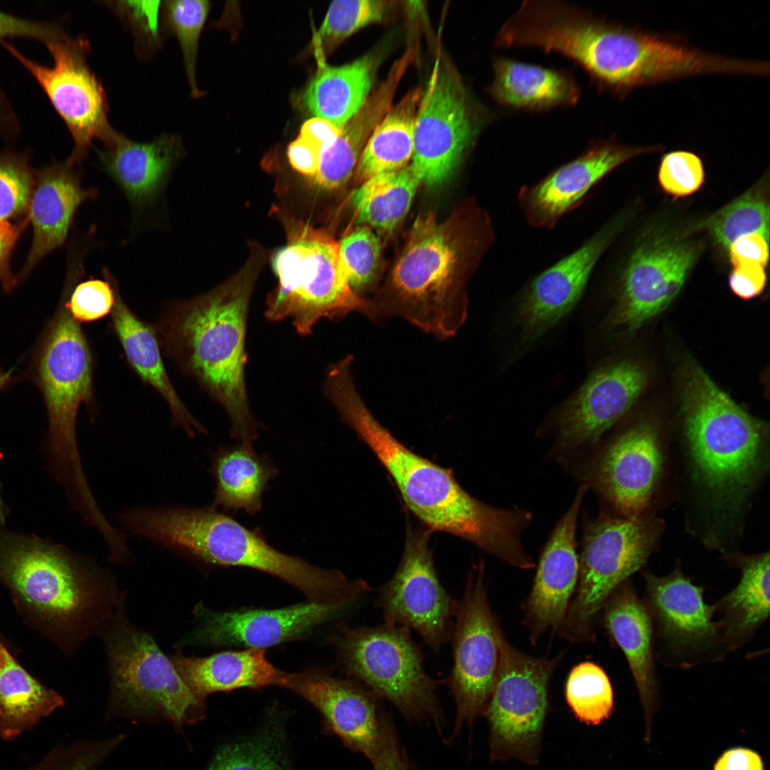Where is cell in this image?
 Instances as JSON below:
<instances>
[{"instance_id":"obj_1","label":"cell","mask_w":770,"mask_h":770,"mask_svg":"<svg viewBox=\"0 0 770 770\" xmlns=\"http://www.w3.org/2000/svg\"><path fill=\"white\" fill-rule=\"evenodd\" d=\"M327 398L374 453L407 508L426 529L465 539L514 567L533 568L521 541L532 519L530 512L501 509L477 500L461 487L451 470L408 448L374 417L353 379L335 381Z\"/></svg>"},{"instance_id":"obj_2","label":"cell","mask_w":770,"mask_h":770,"mask_svg":"<svg viewBox=\"0 0 770 770\" xmlns=\"http://www.w3.org/2000/svg\"><path fill=\"white\" fill-rule=\"evenodd\" d=\"M133 535L205 564L240 566L277 576L304 593L311 602L349 604L362 593L361 581L342 572L314 566L270 545L251 530L212 505L135 508L128 519Z\"/></svg>"},{"instance_id":"obj_3","label":"cell","mask_w":770,"mask_h":770,"mask_svg":"<svg viewBox=\"0 0 770 770\" xmlns=\"http://www.w3.org/2000/svg\"><path fill=\"white\" fill-rule=\"evenodd\" d=\"M251 274L241 273L204 295L177 304L161 325L170 352L224 406L231 436L247 445L257 435L245 380Z\"/></svg>"},{"instance_id":"obj_4","label":"cell","mask_w":770,"mask_h":770,"mask_svg":"<svg viewBox=\"0 0 770 770\" xmlns=\"http://www.w3.org/2000/svg\"><path fill=\"white\" fill-rule=\"evenodd\" d=\"M96 572L63 547L0 533V583L28 625L63 648L91 609Z\"/></svg>"},{"instance_id":"obj_5","label":"cell","mask_w":770,"mask_h":770,"mask_svg":"<svg viewBox=\"0 0 770 770\" xmlns=\"http://www.w3.org/2000/svg\"><path fill=\"white\" fill-rule=\"evenodd\" d=\"M31 375L46 408L48 448L56 477L71 505L89 508L96 498L83 469L76 419L81 404L91 399L92 360L83 331L68 312L65 297L36 344Z\"/></svg>"},{"instance_id":"obj_6","label":"cell","mask_w":770,"mask_h":770,"mask_svg":"<svg viewBox=\"0 0 770 770\" xmlns=\"http://www.w3.org/2000/svg\"><path fill=\"white\" fill-rule=\"evenodd\" d=\"M685 432L696 473L722 509L734 508L760 463L763 430L699 366L686 372Z\"/></svg>"},{"instance_id":"obj_7","label":"cell","mask_w":770,"mask_h":770,"mask_svg":"<svg viewBox=\"0 0 770 770\" xmlns=\"http://www.w3.org/2000/svg\"><path fill=\"white\" fill-rule=\"evenodd\" d=\"M462 242L432 212L418 216L391 277L390 294L373 304L376 320L401 317L440 339L453 337L467 316L461 294Z\"/></svg>"},{"instance_id":"obj_8","label":"cell","mask_w":770,"mask_h":770,"mask_svg":"<svg viewBox=\"0 0 770 770\" xmlns=\"http://www.w3.org/2000/svg\"><path fill=\"white\" fill-rule=\"evenodd\" d=\"M272 267L279 284L267 300L270 319L291 318L302 334H309L320 319L341 318L354 311L376 320L372 303L349 284L339 244L326 230L303 222L292 225Z\"/></svg>"},{"instance_id":"obj_9","label":"cell","mask_w":770,"mask_h":770,"mask_svg":"<svg viewBox=\"0 0 770 770\" xmlns=\"http://www.w3.org/2000/svg\"><path fill=\"white\" fill-rule=\"evenodd\" d=\"M341 664L411 724H428L442 736L445 717L436 695L444 680L431 677L424 654L410 629L384 622L375 627H342L334 637Z\"/></svg>"},{"instance_id":"obj_10","label":"cell","mask_w":770,"mask_h":770,"mask_svg":"<svg viewBox=\"0 0 770 770\" xmlns=\"http://www.w3.org/2000/svg\"><path fill=\"white\" fill-rule=\"evenodd\" d=\"M661 522L645 515L606 513L585 523L578 582L559 636L575 642H594L600 613L611 594L640 569L656 545Z\"/></svg>"},{"instance_id":"obj_11","label":"cell","mask_w":770,"mask_h":770,"mask_svg":"<svg viewBox=\"0 0 770 770\" xmlns=\"http://www.w3.org/2000/svg\"><path fill=\"white\" fill-rule=\"evenodd\" d=\"M559 662L560 657L524 654L503 637L495 686L483 715L489 727L491 762L538 764L549 683Z\"/></svg>"},{"instance_id":"obj_12","label":"cell","mask_w":770,"mask_h":770,"mask_svg":"<svg viewBox=\"0 0 770 770\" xmlns=\"http://www.w3.org/2000/svg\"><path fill=\"white\" fill-rule=\"evenodd\" d=\"M106 640L112 702L120 712L160 716L176 725L200 719L204 701L185 684L148 633L118 620Z\"/></svg>"},{"instance_id":"obj_13","label":"cell","mask_w":770,"mask_h":770,"mask_svg":"<svg viewBox=\"0 0 770 770\" xmlns=\"http://www.w3.org/2000/svg\"><path fill=\"white\" fill-rule=\"evenodd\" d=\"M469 575L462 597L454 601L450 640L453 666L444 682L456 706L451 744L461 729L471 731L483 716L492 694L505 637L489 604L483 565Z\"/></svg>"},{"instance_id":"obj_14","label":"cell","mask_w":770,"mask_h":770,"mask_svg":"<svg viewBox=\"0 0 770 770\" xmlns=\"http://www.w3.org/2000/svg\"><path fill=\"white\" fill-rule=\"evenodd\" d=\"M481 120L461 78L438 56L414 123L409 166L421 183L436 186L450 178L474 143Z\"/></svg>"},{"instance_id":"obj_15","label":"cell","mask_w":770,"mask_h":770,"mask_svg":"<svg viewBox=\"0 0 770 770\" xmlns=\"http://www.w3.org/2000/svg\"><path fill=\"white\" fill-rule=\"evenodd\" d=\"M0 42L32 74L64 120L74 141L68 160L78 165L91 141H102L113 129L105 90L86 61L88 40L71 37L63 30L46 43L53 59L51 67L27 58L3 39Z\"/></svg>"},{"instance_id":"obj_16","label":"cell","mask_w":770,"mask_h":770,"mask_svg":"<svg viewBox=\"0 0 770 770\" xmlns=\"http://www.w3.org/2000/svg\"><path fill=\"white\" fill-rule=\"evenodd\" d=\"M654 640L667 662L688 667L717 661L727 652L715 605L704 602V588L677 569L664 577L644 575Z\"/></svg>"},{"instance_id":"obj_17","label":"cell","mask_w":770,"mask_h":770,"mask_svg":"<svg viewBox=\"0 0 770 770\" xmlns=\"http://www.w3.org/2000/svg\"><path fill=\"white\" fill-rule=\"evenodd\" d=\"M430 533L428 529L407 530L399 565L378 589L376 605L384 622L414 630L432 651L438 652L450 640L455 600L438 578Z\"/></svg>"},{"instance_id":"obj_18","label":"cell","mask_w":770,"mask_h":770,"mask_svg":"<svg viewBox=\"0 0 770 770\" xmlns=\"http://www.w3.org/2000/svg\"><path fill=\"white\" fill-rule=\"evenodd\" d=\"M699 252L695 242L667 235L638 247L621 277L613 323L635 329L666 309L684 286Z\"/></svg>"},{"instance_id":"obj_19","label":"cell","mask_w":770,"mask_h":770,"mask_svg":"<svg viewBox=\"0 0 770 770\" xmlns=\"http://www.w3.org/2000/svg\"><path fill=\"white\" fill-rule=\"evenodd\" d=\"M663 453L655 428L640 424L625 431L590 462L592 486L622 516L645 515L659 482Z\"/></svg>"},{"instance_id":"obj_20","label":"cell","mask_w":770,"mask_h":770,"mask_svg":"<svg viewBox=\"0 0 770 770\" xmlns=\"http://www.w3.org/2000/svg\"><path fill=\"white\" fill-rule=\"evenodd\" d=\"M661 145L633 147L615 138L597 140L576 158L558 167L536 183L524 185L518 202L528 222L551 228L581 204L587 193L614 169L628 160L661 150Z\"/></svg>"},{"instance_id":"obj_21","label":"cell","mask_w":770,"mask_h":770,"mask_svg":"<svg viewBox=\"0 0 770 770\" xmlns=\"http://www.w3.org/2000/svg\"><path fill=\"white\" fill-rule=\"evenodd\" d=\"M349 606L310 602L275 610L216 612L198 605L200 623L179 645H235L262 649L295 639Z\"/></svg>"},{"instance_id":"obj_22","label":"cell","mask_w":770,"mask_h":770,"mask_svg":"<svg viewBox=\"0 0 770 770\" xmlns=\"http://www.w3.org/2000/svg\"><path fill=\"white\" fill-rule=\"evenodd\" d=\"M645 382L643 370L627 361L592 373L559 415V448L567 452L597 442L628 411Z\"/></svg>"},{"instance_id":"obj_23","label":"cell","mask_w":770,"mask_h":770,"mask_svg":"<svg viewBox=\"0 0 770 770\" xmlns=\"http://www.w3.org/2000/svg\"><path fill=\"white\" fill-rule=\"evenodd\" d=\"M588 487L581 486L568 510L545 545L532 589L523 603V624L535 645L548 629L563 622L574 595L579 573L575 531L581 503Z\"/></svg>"},{"instance_id":"obj_24","label":"cell","mask_w":770,"mask_h":770,"mask_svg":"<svg viewBox=\"0 0 770 770\" xmlns=\"http://www.w3.org/2000/svg\"><path fill=\"white\" fill-rule=\"evenodd\" d=\"M282 687L312 704L327 729L347 748L371 758L384 711L381 699L374 692L354 681L308 672L287 673Z\"/></svg>"},{"instance_id":"obj_25","label":"cell","mask_w":770,"mask_h":770,"mask_svg":"<svg viewBox=\"0 0 770 770\" xmlns=\"http://www.w3.org/2000/svg\"><path fill=\"white\" fill-rule=\"evenodd\" d=\"M620 222L605 225L578 249L533 280L520 299L518 311L525 339H537L576 305Z\"/></svg>"},{"instance_id":"obj_26","label":"cell","mask_w":770,"mask_h":770,"mask_svg":"<svg viewBox=\"0 0 770 770\" xmlns=\"http://www.w3.org/2000/svg\"><path fill=\"white\" fill-rule=\"evenodd\" d=\"M76 165L67 160L38 173L28 206L34 238L21 278L43 256L62 245L77 208L96 197V189L81 187Z\"/></svg>"},{"instance_id":"obj_27","label":"cell","mask_w":770,"mask_h":770,"mask_svg":"<svg viewBox=\"0 0 770 770\" xmlns=\"http://www.w3.org/2000/svg\"><path fill=\"white\" fill-rule=\"evenodd\" d=\"M102 142L98 153L104 169L138 205L155 198L183 154L180 138L172 133L139 143L113 128Z\"/></svg>"},{"instance_id":"obj_28","label":"cell","mask_w":770,"mask_h":770,"mask_svg":"<svg viewBox=\"0 0 770 770\" xmlns=\"http://www.w3.org/2000/svg\"><path fill=\"white\" fill-rule=\"evenodd\" d=\"M411 63L409 53L394 63L384 80L373 88L364 106L322 153L318 169L311 178L319 188H339L353 175L372 132L393 106L399 84Z\"/></svg>"},{"instance_id":"obj_29","label":"cell","mask_w":770,"mask_h":770,"mask_svg":"<svg viewBox=\"0 0 770 770\" xmlns=\"http://www.w3.org/2000/svg\"><path fill=\"white\" fill-rule=\"evenodd\" d=\"M602 622L610 638L626 657L646 712L654 707L657 678L651 617L628 580L611 594L602 610Z\"/></svg>"},{"instance_id":"obj_30","label":"cell","mask_w":770,"mask_h":770,"mask_svg":"<svg viewBox=\"0 0 770 770\" xmlns=\"http://www.w3.org/2000/svg\"><path fill=\"white\" fill-rule=\"evenodd\" d=\"M493 80L488 88L500 106L530 112L571 107L581 91L574 76L564 69L516 61L503 56L492 61Z\"/></svg>"},{"instance_id":"obj_31","label":"cell","mask_w":770,"mask_h":770,"mask_svg":"<svg viewBox=\"0 0 770 770\" xmlns=\"http://www.w3.org/2000/svg\"><path fill=\"white\" fill-rule=\"evenodd\" d=\"M178 674L201 700L215 692L282 686L286 672L268 662L262 649L227 651L205 657H169Z\"/></svg>"},{"instance_id":"obj_32","label":"cell","mask_w":770,"mask_h":770,"mask_svg":"<svg viewBox=\"0 0 770 770\" xmlns=\"http://www.w3.org/2000/svg\"><path fill=\"white\" fill-rule=\"evenodd\" d=\"M382 58L383 51L376 49L340 66L323 63L304 91V106L314 117L342 129L372 91Z\"/></svg>"},{"instance_id":"obj_33","label":"cell","mask_w":770,"mask_h":770,"mask_svg":"<svg viewBox=\"0 0 770 770\" xmlns=\"http://www.w3.org/2000/svg\"><path fill=\"white\" fill-rule=\"evenodd\" d=\"M113 327L130 365L144 381L154 387L166 401L173 423L190 437L205 428L181 401L164 367L158 342L153 329L127 307L115 287V303L111 311Z\"/></svg>"},{"instance_id":"obj_34","label":"cell","mask_w":770,"mask_h":770,"mask_svg":"<svg viewBox=\"0 0 770 770\" xmlns=\"http://www.w3.org/2000/svg\"><path fill=\"white\" fill-rule=\"evenodd\" d=\"M740 570L737 585L717 604L727 652L745 645L765 622L769 613V553L734 555Z\"/></svg>"},{"instance_id":"obj_35","label":"cell","mask_w":770,"mask_h":770,"mask_svg":"<svg viewBox=\"0 0 770 770\" xmlns=\"http://www.w3.org/2000/svg\"><path fill=\"white\" fill-rule=\"evenodd\" d=\"M63 704V698L28 672L0 641L1 738L15 739Z\"/></svg>"},{"instance_id":"obj_36","label":"cell","mask_w":770,"mask_h":770,"mask_svg":"<svg viewBox=\"0 0 770 770\" xmlns=\"http://www.w3.org/2000/svg\"><path fill=\"white\" fill-rule=\"evenodd\" d=\"M210 470L216 483L212 506L249 514L261 509L262 493L277 474L267 458L242 443L218 449L212 457Z\"/></svg>"},{"instance_id":"obj_37","label":"cell","mask_w":770,"mask_h":770,"mask_svg":"<svg viewBox=\"0 0 770 770\" xmlns=\"http://www.w3.org/2000/svg\"><path fill=\"white\" fill-rule=\"evenodd\" d=\"M423 89L409 91L392 106L374 128L355 169L359 182L378 174L400 170L409 165L414 130Z\"/></svg>"},{"instance_id":"obj_38","label":"cell","mask_w":770,"mask_h":770,"mask_svg":"<svg viewBox=\"0 0 770 770\" xmlns=\"http://www.w3.org/2000/svg\"><path fill=\"white\" fill-rule=\"evenodd\" d=\"M205 770H296L285 718L268 715L225 742Z\"/></svg>"},{"instance_id":"obj_39","label":"cell","mask_w":770,"mask_h":770,"mask_svg":"<svg viewBox=\"0 0 770 770\" xmlns=\"http://www.w3.org/2000/svg\"><path fill=\"white\" fill-rule=\"evenodd\" d=\"M421 183L409 165L368 178L351 194L357 221L392 231L408 213Z\"/></svg>"},{"instance_id":"obj_40","label":"cell","mask_w":770,"mask_h":770,"mask_svg":"<svg viewBox=\"0 0 770 770\" xmlns=\"http://www.w3.org/2000/svg\"><path fill=\"white\" fill-rule=\"evenodd\" d=\"M394 7V1L386 0L332 1L312 41V52L324 60L356 31L387 19Z\"/></svg>"},{"instance_id":"obj_41","label":"cell","mask_w":770,"mask_h":770,"mask_svg":"<svg viewBox=\"0 0 770 770\" xmlns=\"http://www.w3.org/2000/svg\"><path fill=\"white\" fill-rule=\"evenodd\" d=\"M565 699L576 718L589 725L600 724L613 709V691L607 674L599 665L588 661L571 669Z\"/></svg>"},{"instance_id":"obj_42","label":"cell","mask_w":770,"mask_h":770,"mask_svg":"<svg viewBox=\"0 0 770 770\" xmlns=\"http://www.w3.org/2000/svg\"><path fill=\"white\" fill-rule=\"evenodd\" d=\"M769 209L759 190H752L712 216L706 228L720 246L728 249L738 237L759 233L769 238Z\"/></svg>"},{"instance_id":"obj_43","label":"cell","mask_w":770,"mask_h":770,"mask_svg":"<svg viewBox=\"0 0 770 770\" xmlns=\"http://www.w3.org/2000/svg\"><path fill=\"white\" fill-rule=\"evenodd\" d=\"M210 9L205 0H169L163 1V14L168 34L177 38L193 98L201 97L195 78L199 39Z\"/></svg>"},{"instance_id":"obj_44","label":"cell","mask_w":770,"mask_h":770,"mask_svg":"<svg viewBox=\"0 0 770 770\" xmlns=\"http://www.w3.org/2000/svg\"><path fill=\"white\" fill-rule=\"evenodd\" d=\"M338 244L343 270L351 288L357 294L374 279L381 253L379 239L368 226L363 225L349 232Z\"/></svg>"},{"instance_id":"obj_45","label":"cell","mask_w":770,"mask_h":770,"mask_svg":"<svg viewBox=\"0 0 770 770\" xmlns=\"http://www.w3.org/2000/svg\"><path fill=\"white\" fill-rule=\"evenodd\" d=\"M130 28L137 50L142 56H149L163 45L168 34L163 14V1H105Z\"/></svg>"},{"instance_id":"obj_46","label":"cell","mask_w":770,"mask_h":770,"mask_svg":"<svg viewBox=\"0 0 770 770\" xmlns=\"http://www.w3.org/2000/svg\"><path fill=\"white\" fill-rule=\"evenodd\" d=\"M34 183L25 159L11 154L0 156V221L28 209Z\"/></svg>"},{"instance_id":"obj_47","label":"cell","mask_w":770,"mask_h":770,"mask_svg":"<svg viewBox=\"0 0 770 770\" xmlns=\"http://www.w3.org/2000/svg\"><path fill=\"white\" fill-rule=\"evenodd\" d=\"M658 181L662 190L674 198L693 194L704 181L702 159L687 150L664 154L659 167Z\"/></svg>"},{"instance_id":"obj_48","label":"cell","mask_w":770,"mask_h":770,"mask_svg":"<svg viewBox=\"0 0 770 770\" xmlns=\"http://www.w3.org/2000/svg\"><path fill=\"white\" fill-rule=\"evenodd\" d=\"M106 280L88 279L64 295L66 306L78 322L98 320L111 313L115 303V283L108 272Z\"/></svg>"},{"instance_id":"obj_49","label":"cell","mask_w":770,"mask_h":770,"mask_svg":"<svg viewBox=\"0 0 770 770\" xmlns=\"http://www.w3.org/2000/svg\"><path fill=\"white\" fill-rule=\"evenodd\" d=\"M369 761L373 770H416L399 741L393 719L385 711L379 741Z\"/></svg>"},{"instance_id":"obj_50","label":"cell","mask_w":770,"mask_h":770,"mask_svg":"<svg viewBox=\"0 0 770 770\" xmlns=\"http://www.w3.org/2000/svg\"><path fill=\"white\" fill-rule=\"evenodd\" d=\"M103 756L92 746L55 747L25 770H95Z\"/></svg>"},{"instance_id":"obj_51","label":"cell","mask_w":770,"mask_h":770,"mask_svg":"<svg viewBox=\"0 0 770 770\" xmlns=\"http://www.w3.org/2000/svg\"><path fill=\"white\" fill-rule=\"evenodd\" d=\"M63 31L57 24L30 21L0 11V40L6 36H25L46 43Z\"/></svg>"},{"instance_id":"obj_52","label":"cell","mask_w":770,"mask_h":770,"mask_svg":"<svg viewBox=\"0 0 770 770\" xmlns=\"http://www.w3.org/2000/svg\"><path fill=\"white\" fill-rule=\"evenodd\" d=\"M766 282L765 267L755 263L734 265L729 279L732 292L744 300L759 296L763 292Z\"/></svg>"},{"instance_id":"obj_53","label":"cell","mask_w":770,"mask_h":770,"mask_svg":"<svg viewBox=\"0 0 770 770\" xmlns=\"http://www.w3.org/2000/svg\"><path fill=\"white\" fill-rule=\"evenodd\" d=\"M768 240V237L759 233H751L736 238L728 248L732 265L755 263L765 267L769 260Z\"/></svg>"},{"instance_id":"obj_54","label":"cell","mask_w":770,"mask_h":770,"mask_svg":"<svg viewBox=\"0 0 770 770\" xmlns=\"http://www.w3.org/2000/svg\"><path fill=\"white\" fill-rule=\"evenodd\" d=\"M28 221L26 219L15 225L7 220L0 221V282L6 292L11 291L16 284V279L13 277L10 270L9 260L17 240Z\"/></svg>"},{"instance_id":"obj_55","label":"cell","mask_w":770,"mask_h":770,"mask_svg":"<svg viewBox=\"0 0 770 770\" xmlns=\"http://www.w3.org/2000/svg\"><path fill=\"white\" fill-rule=\"evenodd\" d=\"M340 131V128L327 120L314 117L303 123L299 135L311 142L322 156L337 138Z\"/></svg>"},{"instance_id":"obj_56","label":"cell","mask_w":770,"mask_h":770,"mask_svg":"<svg viewBox=\"0 0 770 770\" xmlns=\"http://www.w3.org/2000/svg\"><path fill=\"white\" fill-rule=\"evenodd\" d=\"M714 770H764L760 756L746 749H734L725 752L717 761Z\"/></svg>"},{"instance_id":"obj_57","label":"cell","mask_w":770,"mask_h":770,"mask_svg":"<svg viewBox=\"0 0 770 770\" xmlns=\"http://www.w3.org/2000/svg\"><path fill=\"white\" fill-rule=\"evenodd\" d=\"M10 380L9 376L0 367V391L7 386Z\"/></svg>"},{"instance_id":"obj_58","label":"cell","mask_w":770,"mask_h":770,"mask_svg":"<svg viewBox=\"0 0 770 770\" xmlns=\"http://www.w3.org/2000/svg\"><path fill=\"white\" fill-rule=\"evenodd\" d=\"M0 518H1V508H0Z\"/></svg>"}]
</instances>
